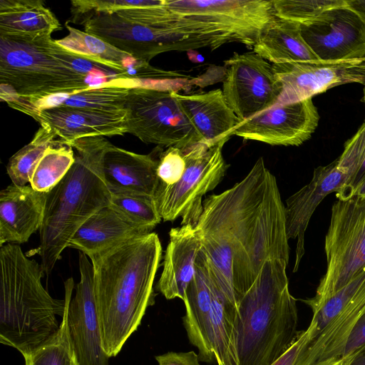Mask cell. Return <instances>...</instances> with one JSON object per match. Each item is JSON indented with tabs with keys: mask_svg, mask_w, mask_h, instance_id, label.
Instances as JSON below:
<instances>
[{
	"mask_svg": "<svg viewBox=\"0 0 365 365\" xmlns=\"http://www.w3.org/2000/svg\"><path fill=\"white\" fill-rule=\"evenodd\" d=\"M130 88L106 85L93 86L73 94L56 95L28 105L31 114L44 108L63 106L109 113L125 114V106Z\"/></svg>",
	"mask_w": 365,
	"mask_h": 365,
	"instance_id": "f546056e",
	"label": "cell"
},
{
	"mask_svg": "<svg viewBox=\"0 0 365 365\" xmlns=\"http://www.w3.org/2000/svg\"><path fill=\"white\" fill-rule=\"evenodd\" d=\"M196 226L201 250L226 298L240 301L269 259L289 262L284 205L274 175L259 158L247 175L207 196Z\"/></svg>",
	"mask_w": 365,
	"mask_h": 365,
	"instance_id": "6da1fadb",
	"label": "cell"
},
{
	"mask_svg": "<svg viewBox=\"0 0 365 365\" xmlns=\"http://www.w3.org/2000/svg\"><path fill=\"white\" fill-rule=\"evenodd\" d=\"M224 145L200 141L181 149L187 168L181 179L169 187H158L154 200L164 222L181 217V225L196 227L203 211L202 197L215 189L229 165L223 158Z\"/></svg>",
	"mask_w": 365,
	"mask_h": 365,
	"instance_id": "ba28073f",
	"label": "cell"
},
{
	"mask_svg": "<svg viewBox=\"0 0 365 365\" xmlns=\"http://www.w3.org/2000/svg\"><path fill=\"white\" fill-rule=\"evenodd\" d=\"M365 313V287L303 348L296 365H331L342 359L346 342Z\"/></svg>",
	"mask_w": 365,
	"mask_h": 365,
	"instance_id": "d4e9b609",
	"label": "cell"
},
{
	"mask_svg": "<svg viewBox=\"0 0 365 365\" xmlns=\"http://www.w3.org/2000/svg\"><path fill=\"white\" fill-rule=\"evenodd\" d=\"M195 57L190 58V59L193 62H202L204 61V58L197 52H193Z\"/></svg>",
	"mask_w": 365,
	"mask_h": 365,
	"instance_id": "7bdbcfd3",
	"label": "cell"
},
{
	"mask_svg": "<svg viewBox=\"0 0 365 365\" xmlns=\"http://www.w3.org/2000/svg\"><path fill=\"white\" fill-rule=\"evenodd\" d=\"M78 263L80 281L73 298V278L64 282V299L67 304V324L71 344L79 365H109L110 357L103 346L96 304L93 264L82 252L79 254Z\"/></svg>",
	"mask_w": 365,
	"mask_h": 365,
	"instance_id": "4fadbf2b",
	"label": "cell"
},
{
	"mask_svg": "<svg viewBox=\"0 0 365 365\" xmlns=\"http://www.w3.org/2000/svg\"><path fill=\"white\" fill-rule=\"evenodd\" d=\"M173 93L190 122L211 146L225 145L241 122L220 88L192 94Z\"/></svg>",
	"mask_w": 365,
	"mask_h": 365,
	"instance_id": "44dd1931",
	"label": "cell"
},
{
	"mask_svg": "<svg viewBox=\"0 0 365 365\" xmlns=\"http://www.w3.org/2000/svg\"><path fill=\"white\" fill-rule=\"evenodd\" d=\"M113 209L131 222L150 232L161 222L154 198L133 194H111Z\"/></svg>",
	"mask_w": 365,
	"mask_h": 365,
	"instance_id": "e575fe53",
	"label": "cell"
},
{
	"mask_svg": "<svg viewBox=\"0 0 365 365\" xmlns=\"http://www.w3.org/2000/svg\"><path fill=\"white\" fill-rule=\"evenodd\" d=\"M205 267L212 293L210 341L215 363L217 365H239L234 329L238 310L226 298L206 255Z\"/></svg>",
	"mask_w": 365,
	"mask_h": 365,
	"instance_id": "f1b7e54d",
	"label": "cell"
},
{
	"mask_svg": "<svg viewBox=\"0 0 365 365\" xmlns=\"http://www.w3.org/2000/svg\"><path fill=\"white\" fill-rule=\"evenodd\" d=\"M363 101L365 103V87L364 88V97H363Z\"/></svg>",
	"mask_w": 365,
	"mask_h": 365,
	"instance_id": "f6af8a7d",
	"label": "cell"
},
{
	"mask_svg": "<svg viewBox=\"0 0 365 365\" xmlns=\"http://www.w3.org/2000/svg\"><path fill=\"white\" fill-rule=\"evenodd\" d=\"M284 259L267 260L238 305L235 344L239 365H272L296 340L298 314Z\"/></svg>",
	"mask_w": 365,
	"mask_h": 365,
	"instance_id": "5b68a950",
	"label": "cell"
},
{
	"mask_svg": "<svg viewBox=\"0 0 365 365\" xmlns=\"http://www.w3.org/2000/svg\"><path fill=\"white\" fill-rule=\"evenodd\" d=\"M275 16L299 24L314 20L325 11L345 4V0H273Z\"/></svg>",
	"mask_w": 365,
	"mask_h": 365,
	"instance_id": "d590c367",
	"label": "cell"
},
{
	"mask_svg": "<svg viewBox=\"0 0 365 365\" xmlns=\"http://www.w3.org/2000/svg\"><path fill=\"white\" fill-rule=\"evenodd\" d=\"M175 14L210 24L249 48L276 16L271 0H165Z\"/></svg>",
	"mask_w": 365,
	"mask_h": 365,
	"instance_id": "8fae6325",
	"label": "cell"
},
{
	"mask_svg": "<svg viewBox=\"0 0 365 365\" xmlns=\"http://www.w3.org/2000/svg\"><path fill=\"white\" fill-rule=\"evenodd\" d=\"M94 35L136 59L149 62L168 51H190L208 45L176 29H158L138 24L115 13H91L73 19Z\"/></svg>",
	"mask_w": 365,
	"mask_h": 365,
	"instance_id": "30bf717a",
	"label": "cell"
},
{
	"mask_svg": "<svg viewBox=\"0 0 365 365\" xmlns=\"http://www.w3.org/2000/svg\"><path fill=\"white\" fill-rule=\"evenodd\" d=\"M319 120L312 98L273 106L241 121L232 135L271 145L299 146L310 138Z\"/></svg>",
	"mask_w": 365,
	"mask_h": 365,
	"instance_id": "2e32d148",
	"label": "cell"
},
{
	"mask_svg": "<svg viewBox=\"0 0 365 365\" xmlns=\"http://www.w3.org/2000/svg\"><path fill=\"white\" fill-rule=\"evenodd\" d=\"M22 356L25 365H79L68 332L66 301L58 329L43 343Z\"/></svg>",
	"mask_w": 365,
	"mask_h": 365,
	"instance_id": "1f68e13d",
	"label": "cell"
},
{
	"mask_svg": "<svg viewBox=\"0 0 365 365\" xmlns=\"http://www.w3.org/2000/svg\"><path fill=\"white\" fill-rule=\"evenodd\" d=\"M66 26L68 35L55 41L70 52L120 72L125 80H151L161 76L162 70L152 66L149 62L136 59L104 40L67 23Z\"/></svg>",
	"mask_w": 365,
	"mask_h": 365,
	"instance_id": "603a6c76",
	"label": "cell"
},
{
	"mask_svg": "<svg viewBox=\"0 0 365 365\" xmlns=\"http://www.w3.org/2000/svg\"><path fill=\"white\" fill-rule=\"evenodd\" d=\"M58 138L48 127L41 126L31 142L12 155L8 162L6 172L12 184L26 185L36 165Z\"/></svg>",
	"mask_w": 365,
	"mask_h": 365,
	"instance_id": "d6a6232c",
	"label": "cell"
},
{
	"mask_svg": "<svg viewBox=\"0 0 365 365\" xmlns=\"http://www.w3.org/2000/svg\"><path fill=\"white\" fill-rule=\"evenodd\" d=\"M75 161L71 145L58 138L36 165L29 184L36 190L48 193L66 175Z\"/></svg>",
	"mask_w": 365,
	"mask_h": 365,
	"instance_id": "4dcf8cb0",
	"label": "cell"
},
{
	"mask_svg": "<svg viewBox=\"0 0 365 365\" xmlns=\"http://www.w3.org/2000/svg\"><path fill=\"white\" fill-rule=\"evenodd\" d=\"M31 117L67 143L86 137H110L128 133L124 113L58 106L44 108Z\"/></svg>",
	"mask_w": 365,
	"mask_h": 365,
	"instance_id": "ac0fdd59",
	"label": "cell"
},
{
	"mask_svg": "<svg viewBox=\"0 0 365 365\" xmlns=\"http://www.w3.org/2000/svg\"><path fill=\"white\" fill-rule=\"evenodd\" d=\"M186 168V160L181 149L176 147L168 148L158 158L156 171L157 187H169L178 182Z\"/></svg>",
	"mask_w": 365,
	"mask_h": 365,
	"instance_id": "8d00e7d4",
	"label": "cell"
},
{
	"mask_svg": "<svg viewBox=\"0 0 365 365\" xmlns=\"http://www.w3.org/2000/svg\"><path fill=\"white\" fill-rule=\"evenodd\" d=\"M200 234L191 225L171 228L157 289L167 299L183 300L195 272V259L201 249Z\"/></svg>",
	"mask_w": 365,
	"mask_h": 365,
	"instance_id": "7402d4cb",
	"label": "cell"
},
{
	"mask_svg": "<svg viewBox=\"0 0 365 365\" xmlns=\"http://www.w3.org/2000/svg\"><path fill=\"white\" fill-rule=\"evenodd\" d=\"M161 259V243L153 232L90 258L103 346L110 358L121 351L154 304L153 284Z\"/></svg>",
	"mask_w": 365,
	"mask_h": 365,
	"instance_id": "7a4b0ae2",
	"label": "cell"
},
{
	"mask_svg": "<svg viewBox=\"0 0 365 365\" xmlns=\"http://www.w3.org/2000/svg\"><path fill=\"white\" fill-rule=\"evenodd\" d=\"M327 269L314 297L304 300L311 309L334 294L365 269V197L337 200L331 210L325 235Z\"/></svg>",
	"mask_w": 365,
	"mask_h": 365,
	"instance_id": "52a82bcc",
	"label": "cell"
},
{
	"mask_svg": "<svg viewBox=\"0 0 365 365\" xmlns=\"http://www.w3.org/2000/svg\"><path fill=\"white\" fill-rule=\"evenodd\" d=\"M252 49L272 64L319 61L304 41L300 24L277 16L264 27Z\"/></svg>",
	"mask_w": 365,
	"mask_h": 365,
	"instance_id": "83f0119b",
	"label": "cell"
},
{
	"mask_svg": "<svg viewBox=\"0 0 365 365\" xmlns=\"http://www.w3.org/2000/svg\"><path fill=\"white\" fill-rule=\"evenodd\" d=\"M174 91L130 88L125 106L128 133L145 143L180 149L205 141L185 115Z\"/></svg>",
	"mask_w": 365,
	"mask_h": 365,
	"instance_id": "9c48e42d",
	"label": "cell"
},
{
	"mask_svg": "<svg viewBox=\"0 0 365 365\" xmlns=\"http://www.w3.org/2000/svg\"><path fill=\"white\" fill-rule=\"evenodd\" d=\"M46 193L31 185L11 184L0 192V246L22 244L39 231L46 206Z\"/></svg>",
	"mask_w": 365,
	"mask_h": 365,
	"instance_id": "d6986e66",
	"label": "cell"
},
{
	"mask_svg": "<svg viewBox=\"0 0 365 365\" xmlns=\"http://www.w3.org/2000/svg\"><path fill=\"white\" fill-rule=\"evenodd\" d=\"M346 5L354 11L365 24V0H345Z\"/></svg>",
	"mask_w": 365,
	"mask_h": 365,
	"instance_id": "60d3db41",
	"label": "cell"
},
{
	"mask_svg": "<svg viewBox=\"0 0 365 365\" xmlns=\"http://www.w3.org/2000/svg\"><path fill=\"white\" fill-rule=\"evenodd\" d=\"M195 274L183 298L182 318L190 342L197 348L200 361L215 362L210 341L212 293L205 267V255L200 249L195 259Z\"/></svg>",
	"mask_w": 365,
	"mask_h": 365,
	"instance_id": "cb8c5ba5",
	"label": "cell"
},
{
	"mask_svg": "<svg viewBox=\"0 0 365 365\" xmlns=\"http://www.w3.org/2000/svg\"><path fill=\"white\" fill-rule=\"evenodd\" d=\"M365 346V313L359 320L345 346L342 359H348Z\"/></svg>",
	"mask_w": 365,
	"mask_h": 365,
	"instance_id": "f35d334b",
	"label": "cell"
},
{
	"mask_svg": "<svg viewBox=\"0 0 365 365\" xmlns=\"http://www.w3.org/2000/svg\"><path fill=\"white\" fill-rule=\"evenodd\" d=\"M227 66L222 92L227 103L243 121L273 106L281 93L272 63L254 51L235 53Z\"/></svg>",
	"mask_w": 365,
	"mask_h": 365,
	"instance_id": "7c38bea8",
	"label": "cell"
},
{
	"mask_svg": "<svg viewBox=\"0 0 365 365\" xmlns=\"http://www.w3.org/2000/svg\"><path fill=\"white\" fill-rule=\"evenodd\" d=\"M311 337V329L308 327L300 331L294 343L272 365H296L299 356Z\"/></svg>",
	"mask_w": 365,
	"mask_h": 365,
	"instance_id": "74e56055",
	"label": "cell"
},
{
	"mask_svg": "<svg viewBox=\"0 0 365 365\" xmlns=\"http://www.w3.org/2000/svg\"><path fill=\"white\" fill-rule=\"evenodd\" d=\"M302 36L319 61H339L365 57V24L345 4L325 11L300 24Z\"/></svg>",
	"mask_w": 365,
	"mask_h": 365,
	"instance_id": "9a60e30c",
	"label": "cell"
},
{
	"mask_svg": "<svg viewBox=\"0 0 365 365\" xmlns=\"http://www.w3.org/2000/svg\"><path fill=\"white\" fill-rule=\"evenodd\" d=\"M0 342L21 355L35 349L59 328L65 300L52 297L42 284L41 264L17 244L0 249Z\"/></svg>",
	"mask_w": 365,
	"mask_h": 365,
	"instance_id": "8992f818",
	"label": "cell"
},
{
	"mask_svg": "<svg viewBox=\"0 0 365 365\" xmlns=\"http://www.w3.org/2000/svg\"><path fill=\"white\" fill-rule=\"evenodd\" d=\"M345 361L346 365H365V346Z\"/></svg>",
	"mask_w": 365,
	"mask_h": 365,
	"instance_id": "b9f144b4",
	"label": "cell"
},
{
	"mask_svg": "<svg viewBox=\"0 0 365 365\" xmlns=\"http://www.w3.org/2000/svg\"><path fill=\"white\" fill-rule=\"evenodd\" d=\"M75 161L63 179L46 193L39 230L38 253L48 276L76 230L91 215L108 206L111 194L103 179L102 160L110 143L103 136L77 139L70 143Z\"/></svg>",
	"mask_w": 365,
	"mask_h": 365,
	"instance_id": "277c9868",
	"label": "cell"
},
{
	"mask_svg": "<svg viewBox=\"0 0 365 365\" xmlns=\"http://www.w3.org/2000/svg\"><path fill=\"white\" fill-rule=\"evenodd\" d=\"M61 25L41 0H1L0 36L24 38L51 36Z\"/></svg>",
	"mask_w": 365,
	"mask_h": 365,
	"instance_id": "4316f807",
	"label": "cell"
},
{
	"mask_svg": "<svg viewBox=\"0 0 365 365\" xmlns=\"http://www.w3.org/2000/svg\"><path fill=\"white\" fill-rule=\"evenodd\" d=\"M331 365H346V361L344 359H341Z\"/></svg>",
	"mask_w": 365,
	"mask_h": 365,
	"instance_id": "ee69618b",
	"label": "cell"
},
{
	"mask_svg": "<svg viewBox=\"0 0 365 365\" xmlns=\"http://www.w3.org/2000/svg\"><path fill=\"white\" fill-rule=\"evenodd\" d=\"M150 232L131 222L108 205L82 224L71 238L67 247L78 250L90 259L125 241Z\"/></svg>",
	"mask_w": 365,
	"mask_h": 365,
	"instance_id": "484cf974",
	"label": "cell"
},
{
	"mask_svg": "<svg viewBox=\"0 0 365 365\" xmlns=\"http://www.w3.org/2000/svg\"><path fill=\"white\" fill-rule=\"evenodd\" d=\"M339 169L344 175L343 186L336 192L337 200L352 196L354 191L365 180V120L356 133L344 144L336 159Z\"/></svg>",
	"mask_w": 365,
	"mask_h": 365,
	"instance_id": "836d02e7",
	"label": "cell"
},
{
	"mask_svg": "<svg viewBox=\"0 0 365 365\" xmlns=\"http://www.w3.org/2000/svg\"><path fill=\"white\" fill-rule=\"evenodd\" d=\"M281 88L276 104L301 101L345 83L365 87V57L339 61H304L272 64ZM275 104V105H276Z\"/></svg>",
	"mask_w": 365,
	"mask_h": 365,
	"instance_id": "5bb4252c",
	"label": "cell"
},
{
	"mask_svg": "<svg viewBox=\"0 0 365 365\" xmlns=\"http://www.w3.org/2000/svg\"><path fill=\"white\" fill-rule=\"evenodd\" d=\"M344 175L336 160L314 169L309 182L286 200L285 227L288 240H296L293 272L298 270L304 255V235L314 212L330 193L336 192L344 185Z\"/></svg>",
	"mask_w": 365,
	"mask_h": 365,
	"instance_id": "e0dca14e",
	"label": "cell"
},
{
	"mask_svg": "<svg viewBox=\"0 0 365 365\" xmlns=\"http://www.w3.org/2000/svg\"><path fill=\"white\" fill-rule=\"evenodd\" d=\"M158 365H200L199 356L194 351H170L155 356Z\"/></svg>",
	"mask_w": 365,
	"mask_h": 365,
	"instance_id": "ab89813d",
	"label": "cell"
},
{
	"mask_svg": "<svg viewBox=\"0 0 365 365\" xmlns=\"http://www.w3.org/2000/svg\"><path fill=\"white\" fill-rule=\"evenodd\" d=\"M105 67L70 52L51 36H0V98L14 109L49 96L87 90L92 87L88 76Z\"/></svg>",
	"mask_w": 365,
	"mask_h": 365,
	"instance_id": "3957f363",
	"label": "cell"
},
{
	"mask_svg": "<svg viewBox=\"0 0 365 365\" xmlns=\"http://www.w3.org/2000/svg\"><path fill=\"white\" fill-rule=\"evenodd\" d=\"M158 159L110 144L102 160L104 181L110 194H133L154 198Z\"/></svg>",
	"mask_w": 365,
	"mask_h": 365,
	"instance_id": "ffe728a7",
	"label": "cell"
}]
</instances>
